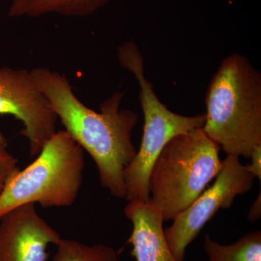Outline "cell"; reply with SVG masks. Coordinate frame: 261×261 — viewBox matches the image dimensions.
Here are the masks:
<instances>
[{
    "instance_id": "obj_12",
    "label": "cell",
    "mask_w": 261,
    "mask_h": 261,
    "mask_svg": "<svg viewBox=\"0 0 261 261\" xmlns=\"http://www.w3.org/2000/svg\"><path fill=\"white\" fill-rule=\"evenodd\" d=\"M53 261H119V254L103 244L89 246L73 240L62 239Z\"/></svg>"
},
{
    "instance_id": "obj_15",
    "label": "cell",
    "mask_w": 261,
    "mask_h": 261,
    "mask_svg": "<svg viewBox=\"0 0 261 261\" xmlns=\"http://www.w3.org/2000/svg\"><path fill=\"white\" fill-rule=\"evenodd\" d=\"M261 216V192H259V195L257 196L256 200L254 201L252 204L251 207L248 212L247 219L249 221L254 222L260 219Z\"/></svg>"
},
{
    "instance_id": "obj_5",
    "label": "cell",
    "mask_w": 261,
    "mask_h": 261,
    "mask_svg": "<svg viewBox=\"0 0 261 261\" xmlns=\"http://www.w3.org/2000/svg\"><path fill=\"white\" fill-rule=\"evenodd\" d=\"M118 58L124 69L133 73L140 85L141 107L145 118L140 149L123 171L127 201L149 200V178L156 159L166 144L176 136L202 128L205 114L182 116L161 102L145 74V62L134 41L118 49Z\"/></svg>"
},
{
    "instance_id": "obj_7",
    "label": "cell",
    "mask_w": 261,
    "mask_h": 261,
    "mask_svg": "<svg viewBox=\"0 0 261 261\" xmlns=\"http://www.w3.org/2000/svg\"><path fill=\"white\" fill-rule=\"evenodd\" d=\"M0 116H11L23 123L31 156L38 155L56 133L58 117L38 87L30 71L0 67Z\"/></svg>"
},
{
    "instance_id": "obj_3",
    "label": "cell",
    "mask_w": 261,
    "mask_h": 261,
    "mask_svg": "<svg viewBox=\"0 0 261 261\" xmlns=\"http://www.w3.org/2000/svg\"><path fill=\"white\" fill-rule=\"evenodd\" d=\"M219 145L195 128L176 136L156 159L149 178V201L165 221L184 212L221 171Z\"/></svg>"
},
{
    "instance_id": "obj_11",
    "label": "cell",
    "mask_w": 261,
    "mask_h": 261,
    "mask_svg": "<svg viewBox=\"0 0 261 261\" xmlns=\"http://www.w3.org/2000/svg\"><path fill=\"white\" fill-rule=\"evenodd\" d=\"M209 261H261V231H250L231 245H221L205 235Z\"/></svg>"
},
{
    "instance_id": "obj_2",
    "label": "cell",
    "mask_w": 261,
    "mask_h": 261,
    "mask_svg": "<svg viewBox=\"0 0 261 261\" xmlns=\"http://www.w3.org/2000/svg\"><path fill=\"white\" fill-rule=\"evenodd\" d=\"M202 129L227 155L250 159L261 145V73L240 54L226 57L205 94Z\"/></svg>"
},
{
    "instance_id": "obj_13",
    "label": "cell",
    "mask_w": 261,
    "mask_h": 261,
    "mask_svg": "<svg viewBox=\"0 0 261 261\" xmlns=\"http://www.w3.org/2000/svg\"><path fill=\"white\" fill-rule=\"evenodd\" d=\"M18 161L8 150V142L0 130V195L10 178L18 172Z\"/></svg>"
},
{
    "instance_id": "obj_9",
    "label": "cell",
    "mask_w": 261,
    "mask_h": 261,
    "mask_svg": "<svg viewBox=\"0 0 261 261\" xmlns=\"http://www.w3.org/2000/svg\"><path fill=\"white\" fill-rule=\"evenodd\" d=\"M124 213L133 224L127 243L136 261H177L165 238L162 217L150 201H128Z\"/></svg>"
},
{
    "instance_id": "obj_4",
    "label": "cell",
    "mask_w": 261,
    "mask_h": 261,
    "mask_svg": "<svg viewBox=\"0 0 261 261\" xmlns=\"http://www.w3.org/2000/svg\"><path fill=\"white\" fill-rule=\"evenodd\" d=\"M84 149L65 130L57 132L37 159L19 170L0 195V218L18 206L68 207L74 203L83 182Z\"/></svg>"
},
{
    "instance_id": "obj_14",
    "label": "cell",
    "mask_w": 261,
    "mask_h": 261,
    "mask_svg": "<svg viewBox=\"0 0 261 261\" xmlns=\"http://www.w3.org/2000/svg\"><path fill=\"white\" fill-rule=\"evenodd\" d=\"M251 163L246 165V168L249 173H251L255 178L261 180V145L256 146L252 150Z\"/></svg>"
},
{
    "instance_id": "obj_10",
    "label": "cell",
    "mask_w": 261,
    "mask_h": 261,
    "mask_svg": "<svg viewBox=\"0 0 261 261\" xmlns=\"http://www.w3.org/2000/svg\"><path fill=\"white\" fill-rule=\"evenodd\" d=\"M112 0H10V18H38L49 14L85 17L104 8Z\"/></svg>"
},
{
    "instance_id": "obj_8",
    "label": "cell",
    "mask_w": 261,
    "mask_h": 261,
    "mask_svg": "<svg viewBox=\"0 0 261 261\" xmlns=\"http://www.w3.org/2000/svg\"><path fill=\"white\" fill-rule=\"evenodd\" d=\"M61 240L35 204L18 206L0 218V261H47V247Z\"/></svg>"
},
{
    "instance_id": "obj_6",
    "label": "cell",
    "mask_w": 261,
    "mask_h": 261,
    "mask_svg": "<svg viewBox=\"0 0 261 261\" xmlns=\"http://www.w3.org/2000/svg\"><path fill=\"white\" fill-rule=\"evenodd\" d=\"M255 178L240 163V158L227 155L214 185L164 229L168 246L177 261L185 260L187 247L220 209L229 208L237 196L251 190Z\"/></svg>"
},
{
    "instance_id": "obj_1",
    "label": "cell",
    "mask_w": 261,
    "mask_h": 261,
    "mask_svg": "<svg viewBox=\"0 0 261 261\" xmlns=\"http://www.w3.org/2000/svg\"><path fill=\"white\" fill-rule=\"evenodd\" d=\"M30 73L65 132L94 160L101 185L111 195L126 199L123 171L137 154L132 134L139 116L121 109L124 92H114L96 112L81 102L65 75L45 68Z\"/></svg>"
}]
</instances>
